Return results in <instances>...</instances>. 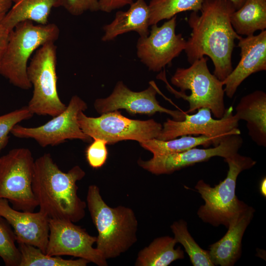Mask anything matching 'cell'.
<instances>
[{"label":"cell","mask_w":266,"mask_h":266,"mask_svg":"<svg viewBox=\"0 0 266 266\" xmlns=\"http://www.w3.org/2000/svg\"><path fill=\"white\" fill-rule=\"evenodd\" d=\"M176 243L174 238L169 236L155 238L139 252L135 266H167L176 260L183 259V251L179 247L175 249Z\"/></svg>","instance_id":"23"},{"label":"cell","mask_w":266,"mask_h":266,"mask_svg":"<svg viewBox=\"0 0 266 266\" xmlns=\"http://www.w3.org/2000/svg\"><path fill=\"white\" fill-rule=\"evenodd\" d=\"M203 0H151L148 5L149 25L169 19L177 14L187 11L199 12Z\"/></svg>","instance_id":"25"},{"label":"cell","mask_w":266,"mask_h":266,"mask_svg":"<svg viewBox=\"0 0 266 266\" xmlns=\"http://www.w3.org/2000/svg\"><path fill=\"white\" fill-rule=\"evenodd\" d=\"M49 233L45 254L52 256H71L99 266L107 263L96 248L97 236L89 234L73 222L59 219H49Z\"/></svg>","instance_id":"12"},{"label":"cell","mask_w":266,"mask_h":266,"mask_svg":"<svg viewBox=\"0 0 266 266\" xmlns=\"http://www.w3.org/2000/svg\"><path fill=\"white\" fill-rule=\"evenodd\" d=\"M240 59L222 81L225 94L231 99L241 83L252 74L266 70V31L238 39Z\"/></svg>","instance_id":"17"},{"label":"cell","mask_w":266,"mask_h":266,"mask_svg":"<svg viewBox=\"0 0 266 266\" xmlns=\"http://www.w3.org/2000/svg\"><path fill=\"white\" fill-rule=\"evenodd\" d=\"M60 30L54 23L35 25L31 21L18 23L10 32L0 63V74L23 90L32 87L27 75L28 63L33 52L48 42H55Z\"/></svg>","instance_id":"4"},{"label":"cell","mask_w":266,"mask_h":266,"mask_svg":"<svg viewBox=\"0 0 266 266\" xmlns=\"http://www.w3.org/2000/svg\"><path fill=\"white\" fill-rule=\"evenodd\" d=\"M224 161L228 164L229 169L224 180L212 187L200 180L195 189L205 202L198 209L199 217L214 226L223 225L228 228L232 220L248 206L235 194L237 177L242 171L255 166L256 162L238 153L224 158Z\"/></svg>","instance_id":"5"},{"label":"cell","mask_w":266,"mask_h":266,"mask_svg":"<svg viewBox=\"0 0 266 266\" xmlns=\"http://www.w3.org/2000/svg\"><path fill=\"white\" fill-rule=\"evenodd\" d=\"M34 164L26 148L12 149L0 157V199L16 210L33 212L38 206L32 189Z\"/></svg>","instance_id":"8"},{"label":"cell","mask_w":266,"mask_h":266,"mask_svg":"<svg viewBox=\"0 0 266 266\" xmlns=\"http://www.w3.org/2000/svg\"><path fill=\"white\" fill-rule=\"evenodd\" d=\"M10 31L0 24V63L5 52Z\"/></svg>","instance_id":"33"},{"label":"cell","mask_w":266,"mask_h":266,"mask_svg":"<svg viewBox=\"0 0 266 266\" xmlns=\"http://www.w3.org/2000/svg\"><path fill=\"white\" fill-rule=\"evenodd\" d=\"M231 2L236 10L239 9L244 3L246 0H227Z\"/></svg>","instance_id":"36"},{"label":"cell","mask_w":266,"mask_h":266,"mask_svg":"<svg viewBox=\"0 0 266 266\" xmlns=\"http://www.w3.org/2000/svg\"><path fill=\"white\" fill-rule=\"evenodd\" d=\"M233 107L226 109L223 116L215 119L207 108H200L194 114H185L182 121L167 119L157 137L161 140H168L187 135H205L214 139L219 144L227 135L240 134L238 121L233 114Z\"/></svg>","instance_id":"11"},{"label":"cell","mask_w":266,"mask_h":266,"mask_svg":"<svg viewBox=\"0 0 266 266\" xmlns=\"http://www.w3.org/2000/svg\"><path fill=\"white\" fill-rule=\"evenodd\" d=\"M231 22L239 35H253L266 29V0H246L231 16Z\"/></svg>","instance_id":"22"},{"label":"cell","mask_w":266,"mask_h":266,"mask_svg":"<svg viewBox=\"0 0 266 266\" xmlns=\"http://www.w3.org/2000/svg\"><path fill=\"white\" fill-rule=\"evenodd\" d=\"M87 109L86 102L73 96L66 108L45 124L33 128L17 124L10 133L17 138L33 139L42 147L58 145L68 139L89 142L92 138L83 132L78 122V113Z\"/></svg>","instance_id":"10"},{"label":"cell","mask_w":266,"mask_h":266,"mask_svg":"<svg viewBox=\"0 0 266 266\" xmlns=\"http://www.w3.org/2000/svg\"><path fill=\"white\" fill-rule=\"evenodd\" d=\"M12 0H0V24L12 6Z\"/></svg>","instance_id":"34"},{"label":"cell","mask_w":266,"mask_h":266,"mask_svg":"<svg viewBox=\"0 0 266 266\" xmlns=\"http://www.w3.org/2000/svg\"><path fill=\"white\" fill-rule=\"evenodd\" d=\"M260 191L261 194L265 197L266 196V178H264L260 184Z\"/></svg>","instance_id":"35"},{"label":"cell","mask_w":266,"mask_h":266,"mask_svg":"<svg viewBox=\"0 0 266 266\" xmlns=\"http://www.w3.org/2000/svg\"><path fill=\"white\" fill-rule=\"evenodd\" d=\"M21 253L19 266H86L90 262L84 259H65L47 255L39 248L25 243L18 244Z\"/></svg>","instance_id":"26"},{"label":"cell","mask_w":266,"mask_h":266,"mask_svg":"<svg viewBox=\"0 0 266 266\" xmlns=\"http://www.w3.org/2000/svg\"><path fill=\"white\" fill-rule=\"evenodd\" d=\"M234 114L246 122L248 134L259 146H266V94L257 90L241 98Z\"/></svg>","instance_id":"19"},{"label":"cell","mask_w":266,"mask_h":266,"mask_svg":"<svg viewBox=\"0 0 266 266\" xmlns=\"http://www.w3.org/2000/svg\"><path fill=\"white\" fill-rule=\"evenodd\" d=\"M176 26V15L160 27L152 25L148 35L138 39L137 57L149 70H161L185 49L186 40L175 33Z\"/></svg>","instance_id":"13"},{"label":"cell","mask_w":266,"mask_h":266,"mask_svg":"<svg viewBox=\"0 0 266 266\" xmlns=\"http://www.w3.org/2000/svg\"><path fill=\"white\" fill-rule=\"evenodd\" d=\"M99 10L105 12H110L116 9L131 5L133 0H98Z\"/></svg>","instance_id":"32"},{"label":"cell","mask_w":266,"mask_h":266,"mask_svg":"<svg viewBox=\"0 0 266 266\" xmlns=\"http://www.w3.org/2000/svg\"><path fill=\"white\" fill-rule=\"evenodd\" d=\"M0 215L9 224L18 244L35 246L45 253L49 228V217L39 211H23L13 208L7 200L0 199Z\"/></svg>","instance_id":"16"},{"label":"cell","mask_w":266,"mask_h":266,"mask_svg":"<svg viewBox=\"0 0 266 266\" xmlns=\"http://www.w3.org/2000/svg\"><path fill=\"white\" fill-rule=\"evenodd\" d=\"M12 1L13 5L1 23L10 32L18 23L24 21L35 22L38 24H47L52 9L61 6V0Z\"/></svg>","instance_id":"21"},{"label":"cell","mask_w":266,"mask_h":266,"mask_svg":"<svg viewBox=\"0 0 266 266\" xmlns=\"http://www.w3.org/2000/svg\"><path fill=\"white\" fill-rule=\"evenodd\" d=\"M13 229L0 215V257L6 266H19L21 253Z\"/></svg>","instance_id":"28"},{"label":"cell","mask_w":266,"mask_h":266,"mask_svg":"<svg viewBox=\"0 0 266 266\" xmlns=\"http://www.w3.org/2000/svg\"><path fill=\"white\" fill-rule=\"evenodd\" d=\"M78 122L83 132L93 139L100 138L107 144L124 140L139 143L157 138L162 125L154 119L142 121L131 119L118 110L102 114L98 117H88L81 111Z\"/></svg>","instance_id":"9"},{"label":"cell","mask_w":266,"mask_h":266,"mask_svg":"<svg viewBox=\"0 0 266 266\" xmlns=\"http://www.w3.org/2000/svg\"><path fill=\"white\" fill-rule=\"evenodd\" d=\"M61 6L74 16L85 12L99 10L98 0H61Z\"/></svg>","instance_id":"31"},{"label":"cell","mask_w":266,"mask_h":266,"mask_svg":"<svg viewBox=\"0 0 266 266\" xmlns=\"http://www.w3.org/2000/svg\"><path fill=\"white\" fill-rule=\"evenodd\" d=\"M150 13L148 5L144 0L133 2L127 11L116 12L114 19L105 25L103 41H108L129 32H137L140 37H146L149 33Z\"/></svg>","instance_id":"20"},{"label":"cell","mask_w":266,"mask_h":266,"mask_svg":"<svg viewBox=\"0 0 266 266\" xmlns=\"http://www.w3.org/2000/svg\"><path fill=\"white\" fill-rule=\"evenodd\" d=\"M56 49L55 42L44 44L37 49L28 66V77L33 92L27 106L33 115L53 117L66 107L57 90Z\"/></svg>","instance_id":"7"},{"label":"cell","mask_w":266,"mask_h":266,"mask_svg":"<svg viewBox=\"0 0 266 266\" xmlns=\"http://www.w3.org/2000/svg\"><path fill=\"white\" fill-rule=\"evenodd\" d=\"M33 114L27 106L0 116V153L7 146L13 128L19 123L31 118Z\"/></svg>","instance_id":"29"},{"label":"cell","mask_w":266,"mask_h":266,"mask_svg":"<svg viewBox=\"0 0 266 266\" xmlns=\"http://www.w3.org/2000/svg\"><path fill=\"white\" fill-rule=\"evenodd\" d=\"M254 212V208L248 205L232 220L225 235L209 246V254L214 266H232L240 258L243 235Z\"/></svg>","instance_id":"18"},{"label":"cell","mask_w":266,"mask_h":266,"mask_svg":"<svg viewBox=\"0 0 266 266\" xmlns=\"http://www.w3.org/2000/svg\"><path fill=\"white\" fill-rule=\"evenodd\" d=\"M93 139V141L86 150V158L90 166L93 168H99L103 166L106 161L107 143L102 139Z\"/></svg>","instance_id":"30"},{"label":"cell","mask_w":266,"mask_h":266,"mask_svg":"<svg viewBox=\"0 0 266 266\" xmlns=\"http://www.w3.org/2000/svg\"><path fill=\"white\" fill-rule=\"evenodd\" d=\"M235 10L227 0H203L201 14L192 12L188 20L192 29L184 50L188 62L191 64L204 56L209 57L214 66V74L222 81L233 69L234 41L241 37L231 22Z\"/></svg>","instance_id":"1"},{"label":"cell","mask_w":266,"mask_h":266,"mask_svg":"<svg viewBox=\"0 0 266 266\" xmlns=\"http://www.w3.org/2000/svg\"><path fill=\"white\" fill-rule=\"evenodd\" d=\"M86 201L98 233L96 248L104 259L120 256L137 241L138 221L132 209L109 206L96 185L89 186Z\"/></svg>","instance_id":"3"},{"label":"cell","mask_w":266,"mask_h":266,"mask_svg":"<svg viewBox=\"0 0 266 266\" xmlns=\"http://www.w3.org/2000/svg\"><path fill=\"white\" fill-rule=\"evenodd\" d=\"M177 243H181L194 266H213L208 251L199 246L188 231L186 221L180 220L170 226Z\"/></svg>","instance_id":"27"},{"label":"cell","mask_w":266,"mask_h":266,"mask_svg":"<svg viewBox=\"0 0 266 266\" xmlns=\"http://www.w3.org/2000/svg\"><path fill=\"white\" fill-rule=\"evenodd\" d=\"M157 93V87L153 81L150 83V86L146 90L141 92L133 91L122 81H118L108 97L95 100L94 107L101 114L125 109L131 114L153 115L156 112L165 113L170 115L174 120H183L186 112L162 106L156 99Z\"/></svg>","instance_id":"14"},{"label":"cell","mask_w":266,"mask_h":266,"mask_svg":"<svg viewBox=\"0 0 266 266\" xmlns=\"http://www.w3.org/2000/svg\"><path fill=\"white\" fill-rule=\"evenodd\" d=\"M139 143L145 149L151 152L153 156L180 153L200 145L205 147L210 145L214 146L218 145L211 137L205 135L195 137L189 135L165 141L153 138Z\"/></svg>","instance_id":"24"},{"label":"cell","mask_w":266,"mask_h":266,"mask_svg":"<svg viewBox=\"0 0 266 266\" xmlns=\"http://www.w3.org/2000/svg\"><path fill=\"white\" fill-rule=\"evenodd\" d=\"M85 174L79 166L63 172L50 153L37 158L34 160L32 189L39 211L49 218L73 223L82 219L87 204L78 196L76 183Z\"/></svg>","instance_id":"2"},{"label":"cell","mask_w":266,"mask_h":266,"mask_svg":"<svg viewBox=\"0 0 266 266\" xmlns=\"http://www.w3.org/2000/svg\"><path fill=\"white\" fill-rule=\"evenodd\" d=\"M242 142L240 134H231L212 148L194 147L180 153L153 156L147 161L139 160L138 164L153 174H170L195 164L207 161L213 157H229L238 152Z\"/></svg>","instance_id":"15"},{"label":"cell","mask_w":266,"mask_h":266,"mask_svg":"<svg viewBox=\"0 0 266 266\" xmlns=\"http://www.w3.org/2000/svg\"><path fill=\"white\" fill-rule=\"evenodd\" d=\"M207 58L203 57L195 61L188 68H177L171 78V83L179 88L175 90L167 82L165 74L160 75L167 89L176 98H181L189 104L187 113L200 108H207L217 119L221 118L225 112V91L223 84L207 66Z\"/></svg>","instance_id":"6"}]
</instances>
